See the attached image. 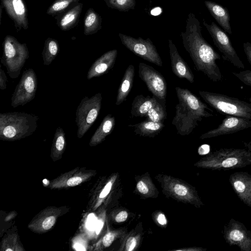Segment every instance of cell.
I'll use <instances>...</instances> for the list:
<instances>
[{
	"instance_id": "cell-1",
	"label": "cell",
	"mask_w": 251,
	"mask_h": 251,
	"mask_svg": "<svg viewBox=\"0 0 251 251\" xmlns=\"http://www.w3.org/2000/svg\"><path fill=\"white\" fill-rule=\"evenodd\" d=\"M199 20L192 13L187 17L185 30L180 36L183 47L188 52L198 71L214 82L221 81L222 75L216 61L221 56L206 41L201 34Z\"/></svg>"
},
{
	"instance_id": "cell-2",
	"label": "cell",
	"mask_w": 251,
	"mask_h": 251,
	"mask_svg": "<svg viewBox=\"0 0 251 251\" xmlns=\"http://www.w3.org/2000/svg\"><path fill=\"white\" fill-rule=\"evenodd\" d=\"M175 90L178 103L176 105L175 115L172 124L178 134H190L203 118L213 116L212 110L187 88L176 87Z\"/></svg>"
},
{
	"instance_id": "cell-3",
	"label": "cell",
	"mask_w": 251,
	"mask_h": 251,
	"mask_svg": "<svg viewBox=\"0 0 251 251\" xmlns=\"http://www.w3.org/2000/svg\"><path fill=\"white\" fill-rule=\"evenodd\" d=\"M39 117L23 112L0 114V139L19 140L31 135L37 127Z\"/></svg>"
},
{
	"instance_id": "cell-4",
	"label": "cell",
	"mask_w": 251,
	"mask_h": 251,
	"mask_svg": "<svg viewBox=\"0 0 251 251\" xmlns=\"http://www.w3.org/2000/svg\"><path fill=\"white\" fill-rule=\"evenodd\" d=\"M251 165V151L247 149L222 148L195 164L198 167L212 170H228Z\"/></svg>"
},
{
	"instance_id": "cell-5",
	"label": "cell",
	"mask_w": 251,
	"mask_h": 251,
	"mask_svg": "<svg viewBox=\"0 0 251 251\" xmlns=\"http://www.w3.org/2000/svg\"><path fill=\"white\" fill-rule=\"evenodd\" d=\"M1 63L6 68L10 78L19 77L26 61L29 58V50L25 43H21L14 36L7 35L2 44Z\"/></svg>"
},
{
	"instance_id": "cell-6",
	"label": "cell",
	"mask_w": 251,
	"mask_h": 251,
	"mask_svg": "<svg viewBox=\"0 0 251 251\" xmlns=\"http://www.w3.org/2000/svg\"><path fill=\"white\" fill-rule=\"evenodd\" d=\"M200 95L211 107L221 113L251 120V103L228 96L204 91Z\"/></svg>"
},
{
	"instance_id": "cell-7",
	"label": "cell",
	"mask_w": 251,
	"mask_h": 251,
	"mask_svg": "<svg viewBox=\"0 0 251 251\" xmlns=\"http://www.w3.org/2000/svg\"><path fill=\"white\" fill-rule=\"evenodd\" d=\"M101 93H96L90 98L85 96L81 100L75 113L78 138L84 135L97 120L101 107Z\"/></svg>"
},
{
	"instance_id": "cell-8",
	"label": "cell",
	"mask_w": 251,
	"mask_h": 251,
	"mask_svg": "<svg viewBox=\"0 0 251 251\" xmlns=\"http://www.w3.org/2000/svg\"><path fill=\"white\" fill-rule=\"evenodd\" d=\"M119 36L122 44L134 54L158 66H163L156 48L150 38H135L121 33H119Z\"/></svg>"
},
{
	"instance_id": "cell-9",
	"label": "cell",
	"mask_w": 251,
	"mask_h": 251,
	"mask_svg": "<svg viewBox=\"0 0 251 251\" xmlns=\"http://www.w3.org/2000/svg\"><path fill=\"white\" fill-rule=\"evenodd\" d=\"M37 80L36 74L33 69L24 70L12 95L11 106L16 108L24 106L33 100L37 89Z\"/></svg>"
},
{
	"instance_id": "cell-10",
	"label": "cell",
	"mask_w": 251,
	"mask_h": 251,
	"mask_svg": "<svg viewBox=\"0 0 251 251\" xmlns=\"http://www.w3.org/2000/svg\"><path fill=\"white\" fill-rule=\"evenodd\" d=\"M203 25L211 35L214 45L222 54L223 59L238 68L244 69V64L237 55L225 32L213 22L211 24H208L203 20Z\"/></svg>"
},
{
	"instance_id": "cell-11",
	"label": "cell",
	"mask_w": 251,
	"mask_h": 251,
	"mask_svg": "<svg viewBox=\"0 0 251 251\" xmlns=\"http://www.w3.org/2000/svg\"><path fill=\"white\" fill-rule=\"evenodd\" d=\"M223 233L229 246H237L241 251H251V231L242 223L230 219L224 226Z\"/></svg>"
},
{
	"instance_id": "cell-12",
	"label": "cell",
	"mask_w": 251,
	"mask_h": 251,
	"mask_svg": "<svg viewBox=\"0 0 251 251\" xmlns=\"http://www.w3.org/2000/svg\"><path fill=\"white\" fill-rule=\"evenodd\" d=\"M138 75L155 97L161 100H165L167 84L165 78L159 72L152 67L140 62L138 65Z\"/></svg>"
},
{
	"instance_id": "cell-13",
	"label": "cell",
	"mask_w": 251,
	"mask_h": 251,
	"mask_svg": "<svg viewBox=\"0 0 251 251\" xmlns=\"http://www.w3.org/2000/svg\"><path fill=\"white\" fill-rule=\"evenodd\" d=\"M250 127L251 119L227 115L217 127L202 134L200 139H204L231 134Z\"/></svg>"
},
{
	"instance_id": "cell-14",
	"label": "cell",
	"mask_w": 251,
	"mask_h": 251,
	"mask_svg": "<svg viewBox=\"0 0 251 251\" xmlns=\"http://www.w3.org/2000/svg\"><path fill=\"white\" fill-rule=\"evenodd\" d=\"M1 4L13 21L17 32L28 28L27 10L23 0H1Z\"/></svg>"
},
{
	"instance_id": "cell-15",
	"label": "cell",
	"mask_w": 251,
	"mask_h": 251,
	"mask_svg": "<svg viewBox=\"0 0 251 251\" xmlns=\"http://www.w3.org/2000/svg\"><path fill=\"white\" fill-rule=\"evenodd\" d=\"M94 175V171L91 170L75 169L53 180L49 187L50 189H61L76 186L89 179Z\"/></svg>"
},
{
	"instance_id": "cell-16",
	"label": "cell",
	"mask_w": 251,
	"mask_h": 251,
	"mask_svg": "<svg viewBox=\"0 0 251 251\" xmlns=\"http://www.w3.org/2000/svg\"><path fill=\"white\" fill-rule=\"evenodd\" d=\"M229 181L238 198L251 208V175L236 172L230 175Z\"/></svg>"
},
{
	"instance_id": "cell-17",
	"label": "cell",
	"mask_w": 251,
	"mask_h": 251,
	"mask_svg": "<svg viewBox=\"0 0 251 251\" xmlns=\"http://www.w3.org/2000/svg\"><path fill=\"white\" fill-rule=\"evenodd\" d=\"M62 210L57 207L47 208L40 212L28 227L33 232L42 233L49 231L55 224Z\"/></svg>"
},
{
	"instance_id": "cell-18",
	"label": "cell",
	"mask_w": 251,
	"mask_h": 251,
	"mask_svg": "<svg viewBox=\"0 0 251 251\" xmlns=\"http://www.w3.org/2000/svg\"><path fill=\"white\" fill-rule=\"evenodd\" d=\"M171 65L173 73L179 78H185L193 83L194 74L186 62L180 55L175 44L171 39L168 40Z\"/></svg>"
},
{
	"instance_id": "cell-19",
	"label": "cell",
	"mask_w": 251,
	"mask_h": 251,
	"mask_svg": "<svg viewBox=\"0 0 251 251\" xmlns=\"http://www.w3.org/2000/svg\"><path fill=\"white\" fill-rule=\"evenodd\" d=\"M118 54V50L113 49L109 50L95 60L89 68L86 77L90 80L107 74L114 66Z\"/></svg>"
},
{
	"instance_id": "cell-20",
	"label": "cell",
	"mask_w": 251,
	"mask_h": 251,
	"mask_svg": "<svg viewBox=\"0 0 251 251\" xmlns=\"http://www.w3.org/2000/svg\"><path fill=\"white\" fill-rule=\"evenodd\" d=\"M83 3L78 2L62 15L55 17L58 26L62 31H68L76 26L83 9Z\"/></svg>"
},
{
	"instance_id": "cell-21",
	"label": "cell",
	"mask_w": 251,
	"mask_h": 251,
	"mask_svg": "<svg viewBox=\"0 0 251 251\" xmlns=\"http://www.w3.org/2000/svg\"><path fill=\"white\" fill-rule=\"evenodd\" d=\"M204 4L212 16L225 31L232 33L228 10L222 5L209 0L204 1Z\"/></svg>"
},
{
	"instance_id": "cell-22",
	"label": "cell",
	"mask_w": 251,
	"mask_h": 251,
	"mask_svg": "<svg viewBox=\"0 0 251 251\" xmlns=\"http://www.w3.org/2000/svg\"><path fill=\"white\" fill-rule=\"evenodd\" d=\"M115 125L116 120L114 116L110 114L105 116L92 136L89 146L94 147L101 143L106 136L112 133Z\"/></svg>"
},
{
	"instance_id": "cell-23",
	"label": "cell",
	"mask_w": 251,
	"mask_h": 251,
	"mask_svg": "<svg viewBox=\"0 0 251 251\" xmlns=\"http://www.w3.org/2000/svg\"><path fill=\"white\" fill-rule=\"evenodd\" d=\"M157 101L154 96L151 97L143 95L136 96L131 103V115L136 117H145Z\"/></svg>"
},
{
	"instance_id": "cell-24",
	"label": "cell",
	"mask_w": 251,
	"mask_h": 251,
	"mask_svg": "<svg viewBox=\"0 0 251 251\" xmlns=\"http://www.w3.org/2000/svg\"><path fill=\"white\" fill-rule=\"evenodd\" d=\"M134 75V67L130 64L126 68L119 87L115 103L116 105H120L126 100L131 90Z\"/></svg>"
},
{
	"instance_id": "cell-25",
	"label": "cell",
	"mask_w": 251,
	"mask_h": 251,
	"mask_svg": "<svg viewBox=\"0 0 251 251\" xmlns=\"http://www.w3.org/2000/svg\"><path fill=\"white\" fill-rule=\"evenodd\" d=\"M129 127L134 129L136 134L146 137H154L164 127L165 125L162 123H156L146 120L139 123L129 125Z\"/></svg>"
},
{
	"instance_id": "cell-26",
	"label": "cell",
	"mask_w": 251,
	"mask_h": 251,
	"mask_svg": "<svg viewBox=\"0 0 251 251\" xmlns=\"http://www.w3.org/2000/svg\"><path fill=\"white\" fill-rule=\"evenodd\" d=\"M102 18L92 8L86 11L84 19V34L91 35L101 29Z\"/></svg>"
},
{
	"instance_id": "cell-27",
	"label": "cell",
	"mask_w": 251,
	"mask_h": 251,
	"mask_svg": "<svg viewBox=\"0 0 251 251\" xmlns=\"http://www.w3.org/2000/svg\"><path fill=\"white\" fill-rule=\"evenodd\" d=\"M66 138L65 133L60 126L55 132L51 148L50 157L53 161L60 159L65 150Z\"/></svg>"
},
{
	"instance_id": "cell-28",
	"label": "cell",
	"mask_w": 251,
	"mask_h": 251,
	"mask_svg": "<svg viewBox=\"0 0 251 251\" xmlns=\"http://www.w3.org/2000/svg\"><path fill=\"white\" fill-rule=\"evenodd\" d=\"M59 52V46L56 39L48 37L45 41L42 52L43 64L49 66L55 58Z\"/></svg>"
},
{
	"instance_id": "cell-29",
	"label": "cell",
	"mask_w": 251,
	"mask_h": 251,
	"mask_svg": "<svg viewBox=\"0 0 251 251\" xmlns=\"http://www.w3.org/2000/svg\"><path fill=\"white\" fill-rule=\"evenodd\" d=\"M79 0H55L49 7L46 13L52 17L59 16L78 3Z\"/></svg>"
},
{
	"instance_id": "cell-30",
	"label": "cell",
	"mask_w": 251,
	"mask_h": 251,
	"mask_svg": "<svg viewBox=\"0 0 251 251\" xmlns=\"http://www.w3.org/2000/svg\"><path fill=\"white\" fill-rule=\"evenodd\" d=\"M167 114L165 108L158 101L148 111L145 117L146 120L162 123H164Z\"/></svg>"
},
{
	"instance_id": "cell-31",
	"label": "cell",
	"mask_w": 251,
	"mask_h": 251,
	"mask_svg": "<svg viewBox=\"0 0 251 251\" xmlns=\"http://www.w3.org/2000/svg\"><path fill=\"white\" fill-rule=\"evenodd\" d=\"M104 1L109 8L121 12H128L130 9H134L136 5L135 0H104Z\"/></svg>"
},
{
	"instance_id": "cell-32",
	"label": "cell",
	"mask_w": 251,
	"mask_h": 251,
	"mask_svg": "<svg viewBox=\"0 0 251 251\" xmlns=\"http://www.w3.org/2000/svg\"><path fill=\"white\" fill-rule=\"evenodd\" d=\"M17 242L15 235L8 237L3 240L1 250L8 251H23Z\"/></svg>"
},
{
	"instance_id": "cell-33",
	"label": "cell",
	"mask_w": 251,
	"mask_h": 251,
	"mask_svg": "<svg viewBox=\"0 0 251 251\" xmlns=\"http://www.w3.org/2000/svg\"><path fill=\"white\" fill-rule=\"evenodd\" d=\"M115 178H112L104 186L100 194H99L98 200L94 206V209H96L102 202L103 200L108 195L111 191L113 184L114 182Z\"/></svg>"
},
{
	"instance_id": "cell-34",
	"label": "cell",
	"mask_w": 251,
	"mask_h": 251,
	"mask_svg": "<svg viewBox=\"0 0 251 251\" xmlns=\"http://www.w3.org/2000/svg\"><path fill=\"white\" fill-rule=\"evenodd\" d=\"M232 74L245 84L251 87V71L247 70Z\"/></svg>"
},
{
	"instance_id": "cell-35",
	"label": "cell",
	"mask_w": 251,
	"mask_h": 251,
	"mask_svg": "<svg viewBox=\"0 0 251 251\" xmlns=\"http://www.w3.org/2000/svg\"><path fill=\"white\" fill-rule=\"evenodd\" d=\"M116 234L113 232H108L102 238L101 243L105 248L109 247L115 238Z\"/></svg>"
},
{
	"instance_id": "cell-36",
	"label": "cell",
	"mask_w": 251,
	"mask_h": 251,
	"mask_svg": "<svg viewBox=\"0 0 251 251\" xmlns=\"http://www.w3.org/2000/svg\"><path fill=\"white\" fill-rule=\"evenodd\" d=\"M7 81V77L5 75L4 71L0 68V89L3 90L6 88V82Z\"/></svg>"
},
{
	"instance_id": "cell-37",
	"label": "cell",
	"mask_w": 251,
	"mask_h": 251,
	"mask_svg": "<svg viewBox=\"0 0 251 251\" xmlns=\"http://www.w3.org/2000/svg\"><path fill=\"white\" fill-rule=\"evenodd\" d=\"M137 244L136 239L134 237H129L126 243V250L128 251H132L135 248Z\"/></svg>"
},
{
	"instance_id": "cell-38",
	"label": "cell",
	"mask_w": 251,
	"mask_h": 251,
	"mask_svg": "<svg viewBox=\"0 0 251 251\" xmlns=\"http://www.w3.org/2000/svg\"><path fill=\"white\" fill-rule=\"evenodd\" d=\"M243 49L249 62L251 64V43L247 42L243 44Z\"/></svg>"
},
{
	"instance_id": "cell-39",
	"label": "cell",
	"mask_w": 251,
	"mask_h": 251,
	"mask_svg": "<svg viewBox=\"0 0 251 251\" xmlns=\"http://www.w3.org/2000/svg\"><path fill=\"white\" fill-rule=\"evenodd\" d=\"M137 188L138 191L142 194H146L149 192V188L143 180L138 181L137 184Z\"/></svg>"
},
{
	"instance_id": "cell-40",
	"label": "cell",
	"mask_w": 251,
	"mask_h": 251,
	"mask_svg": "<svg viewBox=\"0 0 251 251\" xmlns=\"http://www.w3.org/2000/svg\"><path fill=\"white\" fill-rule=\"evenodd\" d=\"M128 217V213L126 211H122L119 212L115 217V221L117 223H121L125 221Z\"/></svg>"
},
{
	"instance_id": "cell-41",
	"label": "cell",
	"mask_w": 251,
	"mask_h": 251,
	"mask_svg": "<svg viewBox=\"0 0 251 251\" xmlns=\"http://www.w3.org/2000/svg\"><path fill=\"white\" fill-rule=\"evenodd\" d=\"M157 222L161 225H165L167 224V219L165 215L163 214H160L157 217Z\"/></svg>"
},
{
	"instance_id": "cell-42",
	"label": "cell",
	"mask_w": 251,
	"mask_h": 251,
	"mask_svg": "<svg viewBox=\"0 0 251 251\" xmlns=\"http://www.w3.org/2000/svg\"><path fill=\"white\" fill-rule=\"evenodd\" d=\"M243 143L246 148L251 151V141L244 142Z\"/></svg>"
},
{
	"instance_id": "cell-43",
	"label": "cell",
	"mask_w": 251,
	"mask_h": 251,
	"mask_svg": "<svg viewBox=\"0 0 251 251\" xmlns=\"http://www.w3.org/2000/svg\"><path fill=\"white\" fill-rule=\"evenodd\" d=\"M3 8H3L2 5L0 3V25H1V24L2 13L3 12Z\"/></svg>"
},
{
	"instance_id": "cell-44",
	"label": "cell",
	"mask_w": 251,
	"mask_h": 251,
	"mask_svg": "<svg viewBox=\"0 0 251 251\" xmlns=\"http://www.w3.org/2000/svg\"><path fill=\"white\" fill-rule=\"evenodd\" d=\"M249 101H250V102L251 103V98H250V99H249Z\"/></svg>"
}]
</instances>
